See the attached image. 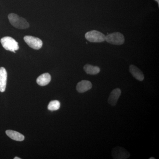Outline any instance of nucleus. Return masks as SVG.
<instances>
[{"label": "nucleus", "instance_id": "13", "mask_svg": "<svg viewBox=\"0 0 159 159\" xmlns=\"http://www.w3.org/2000/svg\"><path fill=\"white\" fill-rule=\"evenodd\" d=\"M84 69L87 74L90 75H96L100 72V68L98 66H95L89 64H86L84 67Z\"/></svg>", "mask_w": 159, "mask_h": 159}, {"label": "nucleus", "instance_id": "16", "mask_svg": "<svg viewBox=\"0 0 159 159\" xmlns=\"http://www.w3.org/2000/svg\"><path fill=\"white\" fill-rule=\"evenodd\" d=\"M158 3V5L159 6V0H155Z\"/></svg>", "mask_w": 159, "mask_h": 159}, {"label": "nucleus", "instance_id": "8", "mask_svg": "<svg viewBox=\"0 0 159 159\" xmlns=\"http://www.w3.org/2000/svg\"><path fill=\"white\" fill-rule=\"evenodd\" d=\"M7 80V73L6 69L0 68V92L3 93L6 90Z\"/></svg>", "mask_w": 159, "mask_h": 159}, {"label": "nucleus", "instance_id": "3", "mask_svg": "<svg viewBox=\"0 0 159 159\" xmlns=\"http://www.w3.org/2000/svg\"><path fill=\"white\" fill-rule=\"evenodd\" d=\"M86 39L92 43H101L105 41L106 36L101 32L93 30L85 34Z\"/></svg>", "mask_w": 159, "mask_h": 159}, {"label": "nucleus", "instance_id": "6", "mask_svg": "<svg viewBox=\"0 0 159 159\" xmlns=\"http://www.w3.org/2000/svg\"><path fill=\"white\" fill-rule=\"evenodd\" d=\"M112 156L115 159H125L130 157V154L122 147H116L112 150Z\"/></svg>", "mask_w": 159, "mask_h": 159}, {"label": "nucleus", "instance_id": "1", "mask_svg": "<svg viewBox=\"0 0 159 159\" xmlns=\"http://www.w3.org/2000/svg\"><path fill=\"white\" fill-rule=\"evenodd\" d=\"M9 22L12 26L20 29H28L29 27V23L25 18L20 17L17 14L11 13L8 16Z\"/></svg>", "mask_w": 159, "mask_h": 159}, {"label": "nucleus", "instance_id": "14", "mask_svg": "<svg viewBox=\"0 0 159 159\" xmlns=\"http://www.w3.org/2000/svg\"><path fill=\"white\" fill-rule=\"evenodd\" d=\"M60 107V102L58 100H53L49 102L48 109L51 111H57Z\"/></svg>", "mask_w": 159, "mask_h": 159}, {"label": "nucleus", "instance_id": "4", "mask_svg": "<svg viewBox=\"0 0 159 159\" xmlns=\"http://www.w3.org/2000/svg\"><path fill=\"white\" fill-rule=\"evenodd\" d=\"M105 41L111 44L120 45L124 43L125 39L120 32H114L106 36Z\"/></svg>", "mask_w": 159, "mask_h": 159}, {"label": "nucleus", "instance_id": "5", "mask_svg": "<svg viewBox=\"0 0 159 159\" xmlns=\"http://www.w3.org/2000/svg\"><path fill=\"white\" fill-rule=\"evenodd\" d=\"M24 39L30 48L34 50H39L42 47V41L38 38L27 35L24 37Z\"/></svg>", "mask_w": 159, "mask_h": 159}, {"label": "nucleus", "instance_id": "17", "mask_svg": "<svg viewBox=\"0 0 159 159\" xmlns=\"http://www.w3.org/2000/svg\"><path fill=\"white\" fill-rule=\"evenodd\" d=\"M149 159H155V158L152 157L149 158Z\"/></svg>", "mask_w": 159, "mask_h": 159}, {"label": "nucleus", "instance_id": "12", "mask_svg": "<svg viewBox=\"0 0 159 159\" xmlns=\"http://www.w3.org/2000/svg\"><path fill=\"white\" fill-rule=\"evenodd\" d=\"M6 134L10 139L15 141L21 142L25 139V136L23 135L16 131L7 130L6 131Z\"/></svg>", "mask_w": 159, "mask_h": 159}, {"label": "nucleus", "instance_id": "2", "mask_svg": "<svg viewBox=\"0 0 159 159\" xmlns=\"http://www.w3.org/2000/svg\"><path fill=\"white\" fill-rule=\"evenodd\" d=\"M2 46L6 50L15 53L16 51L19 49L18 43L11 37L6 36L1 39Z\"/></svg>", "mask_w": 159, "mask_h": 159}, {"label": "nucleus", "instance_id": "11", "mask_svg": "<svg viewBox=\"0 0 159 159\" xmlns=\"http://www.w3.org/2000/svg\"><path fill=\"white\" fill-rule=\"evenodd\" d=\"M51 81V76L48 73H45L40 75L36 80L38 84L41 86L48 85Z\"/></svg>", "mask_w": 159, "mask_h": 159}, {"label": "nucleus", "instance_id": "7", "mask_svg": "<svg viewBox=\"0 0 159 159\" xmlns=\"http://www.w3.org/2000/svg\"><path fill=\"white\" fill-rule=\"evenodd\" d=\"M121 91L119 89H116L111 92L109 97L108 102L112 106H116L119 97L121 96Z\"/></svg>", "mask_w": 159, "mask_h": 159}, {"label": "nucleus", "instance_id": "9", "mask_svg": "<svg viewBox=\"0 0 159 159\" xmlns=\"http://www.w3.org/2000/svg\"><path fill=\"white\" fill-rule=\"evenodd\" d=\"M92 88V84L89 80H83L78 82L77 84V91L80 93H84L91 89Z\"/></svg>", "mask_w": 159, "mask_h": 159}, {"label": "nucleus", "instance_id": "10", "mask_svg": "<svg viewBox=\"0 0 159 159\" xmlns=\"http://www.w3.org/2000/svg\"><path fill=\"white\" fill-rule=\"evenodd\" d=\"M129 72L135 79L139 81H142L144 79L143 72L136 66L131 65L129 66Z\"/></svg>", "mask_w": 159, "mask_h": 159}, {"label": "nucleus", "instance_id": "15", "mask_svg": "<svg viewBox=\"0 0 159 159\" xmlns=\"http://www.w3.org/2000/svg\"><path fill=\"white\" fill-rule=\"evenodd\" d=\"M14 159H20V158L18 157H15L14 158Z\"/></svg>", "mask_w": 159, "mask_h": 159}]
</instances>
